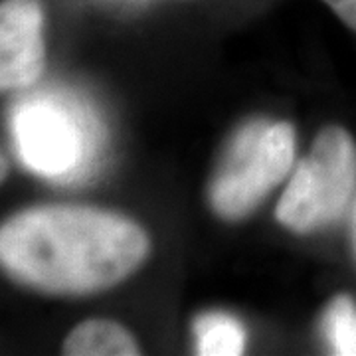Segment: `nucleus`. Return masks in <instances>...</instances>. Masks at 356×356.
I'll return each mask as SVG.
<instances>
[{
  "instance_id": "f257e3e1",
  "label": "nucleus",
  "mask_w": 356,
  "mask_h": 356,
  "mask_svg": "<svg viewBox=\"0 0 356 356\" xmlns=\"http://www.w3.org/2000/svg\"><path fill=\"white\" fill-rule=\"evenodd\" d=\"M147 232L89 206L28 208L0 224V269L48 295H91L133 275L149 257Z\"/></svg>"
},
{
  "instance_id": "f03ea898",
  "label": "nucleus",
  "mask_w": 356,
  "mask_h": 356,
  "mask_svg": "<svg viewBox=\"0 0 356 356\" xmlns=\"http://www.w3.org/2000/svg\"><path fill=\"white\" fill-rule=\"evenodd\" d=\"M295 161V131L285 121L252 119L226 145L208 184V202L226 222L252 216Z\"/></svg>"
},
{
  "instance_id": "7ed1b4c3",
  "label": "nucleus",
  "mask_w": 356,
  "mask_h": 356,
  "mask_svg": "<svg viewBox=\"0 0 356 356\" xmlns=\"http://www.w3.org/2000/svg\"><path fill=\"white\" fill-rule=\"evenodd\" d=\"M356 192V140L346 129L329 125L297 165L281 194L275 218L295 234H313L339 222Z\"/></svg>"
},
{
  "instance_id": "20e7f679",
  "label": "nucleus",
  "mask_w": 356,
  "mask_h": 356,
  "mask_svg": "<svg viewBox=\"0 0 356 356\" xmlns=\"http://www.w3.org/2000/svg\"><path fill=\"white\" fill-rule=\"evenodd\" d=\"M16 151L42 177L72 180L93 166L99 153V125L79 103L62 95L24 102L13 117Z\"/></svg>"
},
{
  "instance_id": "39448f33",
  "label": "nucleus",
  "mask_w": 356,
  "mask_h": 356,
  "mask_svg": "<svg viewBox=\"0 0 356 356\" xmlns=\"http://www.w3.org/2000/svg\"><path fill=\"white\" fill-rule=\"evenodd\" d=\"M44 65L42 0H0V93L30 88Z\"/></svg>"
},
{
  "instance_id": "423d86ee",
  "label": "nucleus",
  "mask_w": 356,
  "mask_h": 356,
  "mask_svg": "<svg viewBox=\"0 0 356 356\" xmlns=\"http://www.w3.org/2000/svg\"><path fill=\"white\" fill-rule=\"evenodd\" d=\"M62 353L67 356H135L140 348L133 334L109 318H88L67 334Z\"/></svg>"
},
{
  "instance_id": "0eeeda50",
  "label": "nucleus",
  "mask_w": 356,
  "mask_h": 356,
  "mask_svg": "<svg viewBox=\"0 0 356 356\" xmlns=\"http://www.w3.org/2000/svg\"><path fill=\"white\" fill-rule=\"evenodd\" d=\"M194 339L198 355L238 356L245 346V331L242 323L228 313L210 311L194 321Z\"/></svg>"
},
{
  "instance_id": "6e6552de",
  "label": "nucleus",
  "mask_w": 356,
  "mask_h": 356,
  "mask_svg": "<svg viewBox=\"0 0 356 356\" xmlns=\"http://www.w3.org/2000/svg\"><path fill=\"white\" fill-rule=\"evenodd\" d=\"M323 337L339 356H356V303L348 295H337L323 315Z\"/></svg>"
},
{
  "instance_id": "1a4fd4ad",
  "label": "nucleus",
  "mask_w": 356,
  "mask_h": 356,
  "mask_svg": "<svg viewBox=\"0 0 356 356\" xmlns=\"http://www.w3.org/2000/svg\"><path fill=\"white\" fill-rule=\"evenodd\" d=\"M350 30L356 32V0H323Z\"/></svg>"
},
{
  "instance_id": "9d476101",
  "label": "nucleus",
  "mask_w": 356,
  "mask_h": 356,
  "mask_svg": "<svg viewBox=\"0 0 356 356\" xmlns=\"http://www.w3.org/2000/svg\"><path fill=\"white\" fill-rule=\"evenodd\" d=\"M350 240H353V250L356 255V202L353 208V218H350Z\"/></svg>"
},
{
  "instance_id": "9b49d317",
  "label": "nucleus",
  "mask_w": 356,
  "mask_h": 356,
  "mask_svg": "<svg viewBox=\"0 0 356 356\" xmlns=\"http://www.w3.org/2000/svg\"><path fill=\"white\" fill-rule=\"evenodd\" d=\"M6 175H8V163H6V159L0 154V182H4Z\"/></svg>"
}]
</instances>
